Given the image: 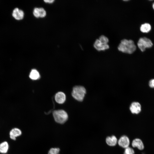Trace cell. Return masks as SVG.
Here are the masks:
<instances>
[{
  "label": "cell",
  "mask_w": 154,
  "mask_h": 154,
  "mask_svg": "<svg viewBox=\"0 0 154 154\" xmlns=\"http://www.w3.org/2000/svg\"><path fill=\"white\" fill-rule=\"evenodd\" d=\"M136 48V47L134 41L131 40L127 39L122 40L118 47L119 51L128 54L133 53Z\"/></svg>",
  "instance_id": "1"
},
{
  "label": "cell",
  "mask_w": 154,
  "mask_h": 154,
  "mask_svg": "<svg viewBox=\"0 0 154 154\" xmlns=\"http://www.w3.org/2000/svg\"><path fill=\"white\" fill-rule=\"evenodd\" d=\"M109 42L108 38L106 36L102 35L99 39L96 40L94 44V46L97 50L100 51L108 49L109 46L108 44Z\"/></svg>",
  "instance_id": "2"
},
{
  "label": "cell",
  "mask_w": 154,
  "mask_h": 154,
  "mask_svg": "<svg viewBox=\"0 0 154 154\" xmlns=\"http://www.w3.org/2000/svg\"><path fill=\"white\" fill-rule=\"evenodd\" d=\"M86 93V89L84 86H76L73 88L72 95L76 100L82 102L83 100Z\"/></svg>",
  "instance_id": "3"
},
{
  "label": "cell",
  "mask_w": 154,
  "mask_h": 154,
  "mask_svg": "<svg viewBox=\"0 0 154 154\" xmlns=\"http://www.w3.org/2000/svg\"><path fill=\"white\" fill-rule=\"evenodd\" d=\"M53 116L55 121L60 124H63L68 120V116L67 112L63 110H54Z\"/></svg>",
  "instance_id": "4"
},
{
  "label": "cell",
  "mask_w": 154,
  "mask_h": 154,
  "mask_svg": "<svg viewBox=\"0 0 154 154\" xmlns=\"http://www.w3.org/2000/svg\"><path fill=\"white\" fill-rule=\"evenodd\" d=\"M137 45L140 50L142 52H144L146 48L151 47L153 44L149 39L146 37H143L139 39Z\"/></svg>",
  "instance_id": "5"
},
{
  "label": "cell",
  "mask_w": 154,
  "mask_h": 154,
  "mask_svg": "<svg viewBox=\"0 0 154 154\" xmlns=\"http://www.w3.org/2000/svg\"><path fill=\"white\" fill-rule=\"evenodd\" d=\"M129 109L132 113L138 114L141 111V106L139 102H134L131 104Z\"/></svg>",
  "instance_id": "6"
},
{
  "label": "cell",
  "mask_w": 154,
  "mask_h": 154,
  "mask_svg": "<svg viewBox=\"0 0 154 154\" xmlns=\"http://www.w3.org/2000/svg\"><path fill=\"white\" fill-rule=\"evenodd\" d=\"M118 145L122 148H125L128 147L130 144V140L129 138L126 136H121L118 141Z\"/></svg>",
  "instance_id": "7"
},
{
  "label": "cell",
  "mask_w": 154,
  "mask_h": 154,
  "mask_svg": "<svg viewBox=\"0 0 154 154\" xmlns=\"http://www.w3.org/2000/svg\"><path fill=\"white\" fill-rule=\"evenodd\" d=\"M56 102L59 104L64 103L66 100V96L65 94L62 92H59L55 96Z\"/></svg>",
  "instance_id": "8"
},
{
  "label": "cell",
  "mask_w": 154,
  "mask_h": 154,
  "mask_svg": "<svg viewBox=\"0 0 154 154\" xmlns=\"http://www.w3.org/2000/svg\"><path fill=\"white\" fill-rule=\"evenodd\" d=\"M12 15L16 19L19 20L23 18L24 13L22 10L16 8L13 10Z\"/></svg>",
  "instance_id": "9"
},
{
  "label": "cell",
  "mask_w": 154,
  "mask_h": 154,
  "mask_svg": "<svg viewBox=\"0 0 154 154\" xmlns=\"http://www.w3.org/2000/svg\"><path fill=\"white\" fill-rule=\"evenodd\" d=\"M131 145L133 147H137L138 149L141 150L144 149V145L142 141L139 138H136L132 141Z\"/></svg>",
  "instance_id": "10"
},
{
  "label": "cell",
  "mask_w": 154,
  "mask_h": 154,
  "mask_svg": "<svg viewBox=\"0 0 154 154\" xmlns=\"http://www.w3.org/2000/svg\"><path fill=\"white\" fill-rule=\"evenodd\" d=\"M106 141L107 144L110 146H115L117 143V139L114 135L107 137Z\"/></svg>",
  "instance_id": "11"
},
{
  "label": "cell",
  "mask_w": 154,
  "mask_h": 154,
  "mask_svg": "<svg viewBox=\"0 0 154 154\" xmlns=\"http://www.w3.org/2000/svg\"><path fill=\"white\" fill-rule=\"evenodd\" d=\"M21 133V131L20 129L17 128H14L10 131V137L11 139L15 140L16 137L20 135Z\"/></svg>",
  "instance_id": "12"
},
{
  "label": "cell",
  "mask_w": 154,
  "mask_h": 154,
  "mask_svg": "<svg viewBox=\"0 0 154 154\" xmlns=\"http://www.w3.org/2000/svg\"><path fill=\"white\" fill-rule=\"evenodd\" d=\"M29 78L33 80H37L40 78V75L38 71L35 69H32L29 75Z\"/></svg>",
  "instance_id": "13"
},
{
  "label": "cell",
  "mask_w": 154,
  "mask_h": 154,
  "mask_svg": "<svg viewBox=\"0 0 154 154\" xmlns=\"http://www.w3.org/2000/svg\"><path fill=\"white\" fill-rule=\"evenodd\" d=\"M151 28V26L150 24L148 23H145L141 25L140 30L143 33H147L150 31Z\"/></svg>",
  "instance_id": "14"
},
{
  "label": "cell",
  "mask_w": 154,
  "mask_h": 154,
  "mask_svg": "<svg viewBox=\"0 0 154 154\" xmlns=\"http://www.w3.org/2000/svg\"><path fill=\"white\" fill-rule=\"evenodd\" d=\"M9 145L7 142L4 141L0 144V152L1 153H6L8 149Z\"/></svg>",
  "instance_id": "15"
},
{
  "label": "cell",
  "mask_w": 154,
  "mask_h": 154,
  "mask_svg": "<svg viewBox=\"0 0 154 154\" xmlns=\"http://www.w3.org/2000/svg\"><path fill=\"white\" fill-rule=\"evenodd\" d=\"M60 149L58 148H52L48 151V154H59Z\"/></svg>",
  "instance_id": "16"
},
{
  "label": "cell",
  "mask_w": 154,
  "mask_h": 154,
  "mask_svg": "<svg viewBox=\"0 0 154 154\" xmlns=\"http://www.w3.org/2000/svg\"><path fill=\"white\" fill-rule=\"evenodd\" d=\"M135 152L133 149L129 147L125 148L123 154H134Z\"/></svg>",
  "instance_id": "17"
},
{
  "label": "cell",
  "mask_w": 154,
  "mask_h": 154,
  "mask_svg": "<svg viewBox=\"0 0 154 154\" xmlns=\"http://www.w3.org/2000/svg\"><path fill=\"white\" fill-rule=\"evenodd\" d=\"M39 11L40 17H43L46 16V12L43 8H39Z\"/></svg>",
  "instance_id": "18"
},
{
  "label": "cell",
  "mask_w": 154,
  "mask_h": 154,
  "mask_svg": "<svg viewBox=\"0 0 154 154\" xmlns=\"http://www.w3.org/2000/svg\"><path fill=\"white\" fill-rule=\"evenodd\" d=\"M33 14L34 16L36 17H40L39 8H35L33 11Z\"/></svg>",
  "instance_id": "19"
},
{
  "label": "cell",
  "mask_w": 154,
  "mask_h": 154,
  "mask_svg": "<svg viewBox=\"0 0 154 154\" xmlns=\"http://www.w3.org/2000/svg\"><path fill=\"white\" fill-rule=\"evenodd\" d=\"M148 85L150 88L154 89V78L151 79L149 80Z\"/></svg>",
  "instance_id": "20"
},
{
  "label": "cell",
  "mask_w": 154,
  "mask_h": 154,
  "mask_svg": "<svg viewBox=\"0 0 154 154\" xmlns=\"http://www.w3.org/2000/svg\"><path fill=\"white\" fill-rule=\"evenodd\" d=\"M44 1L46 3H51L53 2L54 1V0H44Z\"/></svg>",
  "instance_id": "21"
},
{
  "label": "cell",
  "mask_w": 154,
  "mask_h": 154,
  "mask_svg": "<svg viewBox=\"0 0 154 154\" xmlns=\"http://www.w3.org/2000/svg\"><path fill=\"white\" fill-rule=\"evenodd\" d=\"M153 9H154V3L153 5Z\"/></svg>",
  "instance_id": "22"
}]
</instances>
